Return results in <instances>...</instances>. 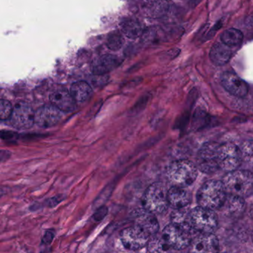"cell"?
I'll return each instance as SVG.
<instances>
[{
    "label": "cell",
    "instance_id": "obj_1",
    "mask_svg": "<svg viewBox=\"0 0 253 253\" xmlns=\"http://www.w3.org/2000/svg\"><path fill=\"white\" fill-rule=\"evenodd\" d=\"M227 196L222 181L209 180L199 189L197 202L202 208L214 211L223 208Z\"/></svg>",
    "mask_w": 253,
    "mask_h": 253
},
{
    "label": "cell",
    "instance_id": "obj_2",
    "mask_svg": "<svg viewBox=\"0 0 253 253\" xmlns=\"http://www.w3.org/2000/svg\"><path fill=\"white\" fill-rule=\"evenodd\" d=\"M223 185L227 195L245 198L253 193L252 172L243 169H235L226 174L223 178Z\"/></svg>",
    "mask_w": 253,
    "mask_h": 253
},
{
    "label": "cell",
    "instance_id": "obj_3",
    "mask_svg": "<svg viewBox=\"0 0 253 253\" xmlns=\"http://www.w3.org/2000/svg\"><path fill=\"white\" fill-rule=\"evenodd\" d=\"M169 181L178 187H188L196 181L198 168L189 160H178L172 162L167 169Z\"/></svg>",
    "mask_w": 253,
    "mask_h": 253
},
{
    "label": "cell",
    "instance_id": "obj_4",
    "mask_svg": "<svg viewBox=\"0 0 253 253\" xmlns=\"http://www.w3.org/2000/svg\"><path fill=\"white\" fill-rule=\"evenodd\" d=\"M144 209L152 214H161L169 207L167 191L162 183L156 182L146 190L143 197Z\"/></svg>",
    "mask_w": 253,
    "mask_h": 253
},
{
    "label": "cell",
    "instance_id": "obj_5",
    "mask_svg": "<svg viewBox=\"0 0 253 253\" xmlns=\"http://www.w3.org/2000/svg\"><path fill=\"white\" fill-rule=\"evenodd\" d=\"M189 219L193 230L200 233H213L218 227V216L215 212L200 206L190 211Z\"/></svg>",
    "mask_w": 253,
    "mask_h": 253
},
{
    "label": "cell",
    "instance_id": "obj_6",
    "mask_svg": "<svg viewBox=\"0 0 253 253\" xmlns=\"http://www.w3.org/2000/svg\"><path fill=\"white\" fill-rule=\"evenodd\" d=\"M242 150L232 144H219L217 151V162L219 169L227 172L237 169L242 164Z\"/></svg>",
    "mask_w": 253,
    "mask_h": 253
},
{
    "label": "cell",
    "instance_id": "obj_7",
    "mask_svg": "<svg viewBox=\"0 0 253 253\" xmlns=\"http://www.w3.org/2000/svg\"><path fill=\"white\" fill-rule=\"evenodd\" d=\"M163 239L169 248L181 251L190 245L193 239L192 230L171 223L163 230Z\"/></svg>",
    "mask_w": 253,
    "mask_h": 253
},
{
    "label": "cell",
    "instance_id": "obj_8",
    "mask_svg": "<svg viewBox=\"0 0 253 253\" xmlns=\"http://www.w3.org/2000/svg\"><path fill=\"white\" fill-rule=\"evenodd\" d=\"M219 144L213 141L205 143L198 153L197 166L202 172L212 174L219 169L217 162V151Z\"/></svg>",
    "mask_w": 253,
    "mask_h": 253
},
{
    "label": "cell",
    "instance_id": "obj_9",
    "mask_svg": "<svg viewBox=\"0 0 253 253\" xmlns=\"http://www.w3.org/2000/svg\"><path fill=\"white\" fill-rule=\"evenodd\" d=\"M150 236L141 227L135 225L123 230L120 235V239L126 249L137 251L147 246Z\"/></svg>",
    "mask_w": 253,
    "mask_h": 253
},
{
    "label": "cell",
    "instance_id": "obj_10",
    "mask_svg": "<svg viewBox=\"0 0 253 253\" xmlns=\"http://www.w3.org/2000/svg\"><path fill=\"white\" fill-rule=\"evenodd\" d=\"M34 111L26 102H18L12 111L10 121L18 129H29L34 124Z\"/></svg>",
    "mask_w": 253,
    "mask_h": 253
},
{
    "label": "cell",
    "instance_id": "obj_11",
    "mask_svg": "<svg viewBox=\"0 0 253 253\" xmlns=\"http://www.w3.org/2000/svg\"><path fill=\"white\" fill-rule=\"evenodd\" d=\"M218 239L213 233H200L189 245L190 253H218Z\"/></svg>",
    "mask_w": 253,
    "mask_h": 253
},
{
    "label": "cell",
    "instance_id": "obj_12",
    "mask_svg": "<svg viewBox=\"0 0 253 253\" xmlns=\"http://www.w3.org/2000/svg\"><path fill=\"white\" fill-rule=\"evenodd\" d=\"M221 84L233 96L245 97L249 91V86L234 73L225 72L221 78Z\"/></svg>",
    "mask_w": 253,
    "mask_h": 253
},
{
    "label": "cell",
    "instance_id": "obj_13",
    "mask_svg": "<svg viewBox=\"0 0 253 253\" xmlns=\"http://www.w3.org/2000/svg\"><path fill=\"white\" fill-rule=\"evenodd\" d=\"M61 119V111L53 105L40 107L34 113V124L42 128L56 126Z\"/></svg>",
    "mask_w": 253,
    "mask_h": 253
},
{
    "label": "cell",
    "instance_id": "obj_14",
    "mask_svg": "<svg viewBox=\"0 0 253 253\" xmlns=\"http://www.w3.org/2000/svg\"><path fill=\"white\" fill-rule=\"evenodd\" d=\"M51 102L52 105L56 107L58 110L64 112H71L74 111L76 106V102L71 96L70 91L64 88H58L51 93Z\"/></svg>",
    "mask_w": 253,
    "mask_h": 253
},
{
    "label": "cell",
    "instance_id": "obj_15",
    "mask_svg": "<svg viewBox=\"0 0 253 253\" xmlns=\"http://www.w3.org/2000/svg\"><path fill=\"white\" fill-rule=\"evenodd\" d=\"M169 206L175 210L186 208L192 200L191 194L184 187L174 186L167 191Z\"/></svg>",
    "mask_w": 253,
    "mask_h": 253
},
{
    "label": "cell",
    "instance_id": "obj_16",
    "mask_svg": "<svg viewBox=\"0 0 253 253\" xmlns=\"http://www.w3.org/2000/svg\"><path fill=\"white\" fill-rule=\"evenodd\" d=\"M121 62V59L117 56L103 55L92 62V71L95 75H104L117 68Z\"/></svg>",
    "mask_w": 253,
    "mask_h": 253
},
{
    "label": "cell",
    "instance_id": "obj_17",
    "mask_svg": "<svg viewBox=\"0 0 253 253\" xmlns=\"http://www.w3.org/2000/svg\"><path fill=\"white\" fill-rule=\"evenodd\" d=\"M233 51L229 46L224 43H215L209 53L211 61L217 66L226 65L231 59Z\"/></svg>",
    "mask_w": 253,
    "mask_h": 253
},
{
    "label": "cell",
    "instance_id": "obj_18",
    "mask_svg": "<svg viewBox=\"0 0 253 253\" xmlns=\"http://www.w3.org/2000/svg\"><path fill=\"white\" fill-rule=\"evenodd\" d=\"M135 225L141 227L150 236L156 234L159 230V224L154 214L146 211L141 212L135 220Z\"/></svg>",
    "mask_w": 253,
    "mask_h": 253
},
{
    "label": "cell",
    "instance_id": "obj_19",
    "mask_svg": "<svg viewBox=\"0 0 253 253\" xmlns=\"http://www.w3.org/2000/svg\"><path fill=\"white\" fill-rule=\"evenodd\" d=\"M120 27L123 34L129 39L138 38L142 36L144 33V27L142 24L135 18L128 17L122 19L120 22Z\"/></svg>",
    "mask_w": 253,
    "mask_h": 253
},
{
    "label": "cell",
    "instance_id": "obj_20",
    "mask_svg": "<svg viewBox=\"0 0 253 253\" xmlns=\"http://www.w3.org/2000/svg\"><path fill=\"white\" fill-rule=\"evenodd\" d=\"M70 93L75 102H84L92 96V88L86 82H77L71 85Z\"/></svg>",
    "mask_w": 253,
    "mask_h": 253
},
{
    "label": "cell",
    "instance_id": "obj_21",
    "mask_svg": "<svg viewBox=\"0 0 253 253\" xmlns=\"http://www.w3.org/2000/svg\"><path fill=\"white\" fill-rule=\"evenodd\" d=\"M169 10V3L166 0H147L144 3V10L150 16H157L165 14Z\"/></svg>",
    "mask_w": 253,
    "mask_h": 253
},
{
    "label": "cell",
    "instance_id": "obj_22",
    "mask_svg": "<svg viewBox=\"0 0 253 253\" xmlns=\"http://www.w3.org/2000/svg\"><path fill=\"white\" fill-rule=\"evenodd\" d=\"M223 207H226L227 212L231 215H236V216L241 215L245 209V199L239 196L227 195Z\"/></svg>",
    "mask_w": 253,
    "mask_h": 253
},
{
    "label": "cell",
    "instance_id": "obj_23",
    "mask_svg": "<svg viewBox=\"0 0 253 253\" xmlns=\"http://www.w3.org/2000/svg\"><path fill=\"white\" fill-rule=\"evenodd\" d=\"M243 39V33L236 28L226 30L221 36L222 43L230 47H236L242 44Z\"/></svg>",
    "mask_w": 253,
    "mask_h": 253
},
{
    "label": "cell",
    "instance_id": "obj_24",
    "mask_svg": "<svg viewBox=\"0 0 253 253\" xmlns=\"http://www.w3.org/2000/svg\"><path fill=\"white\" fill-rule=\"evenodd\" d=\"M189 212L190 211L186 208L175 210V211L171 215V221H172L171 223L181 226V227L188 229V230H193V228L190 225V219H189Z\"/></svg>",
    "mask_w": 253,
    "mask_h": 253
},
{
    "label": "cell",
    "instance_id": "obj_25",
    "mask_svg": "<svg viewBox=\"0 0 253 253\" xmlns=\"http://www.w3.org/2000/svg\"><path fill=\"white\" fill-rule=\"evenodd\" d=\"M124 43V39L123 35L118 31H112L108 34L107 37L106 45L110 50H120Z\"/></svg>",
    "mask_w": 253,
    "mask_h": 253
},
{
    "label": "cell",
    "instance_id": "obj_26",
    "mask_svg": "<svg viewBox=\"0 0 253 253\" xmlns=\"http://www.w3.org/2000/svg\"><path fill=\"white\" fill-rule=\"evenodd\" d=\"M149 251L152 253H166L169 251V247L167 244L162 239L154 238L151 241H149L148 244Z\"/></svg>",
    "mask_w": 253,
    "mask_h": 253
},
{
    "label": "cell",
    "instance_id": "obj_27",
    "mask_svg": "<svg viewBox=\"0 0 253 253\" xmlns=\"http://www.w3.org/2000/svg\"><path fill=\"white\" fill-rule=\"evenodd\" d=\"M13 107L9 101L0 99V120H7L10 118Z\"/></svg>",
    "mask_w": 253,
    "mask_h": 253
},
{
    "label": "cell",
    "instance_id": "obj_28",
    "mask_svg": "<svg viewBox=\"0 0 253 253\" xmlns=\"http://www.w3.org/2000/svg\"><path fill=\"white\" fill-rule=\"evenodd\" d=\"M64 199H65V196L63 195H58V196L51 198L49 200H47L46 205L49 208H53V207H56V205H59Z\"/></svg>",
    "mask_w": 253,
    "mask_h": 253
},
{
    "label": "cell",
    "instance_id": "obj_29",
    "mask_svg": "<svg viewBox=\"0 0 253 253\" xmlns=\"http://www.w3.org/2000/svg\"><path fill=\"white\" fill-rule=\"evenodd\" d=\"M18 135L11 131L1 130L0 131V138L5 141H13L16 139Z\"/></svg>",
    "mask_w": 253,
    "mask_h": 253
},
{
    "label": "cell",
    "instance_id": "obj_30",
    "mask_svg": "<svg viewBox=\"0 0 253 253\" xmlns=\"http://www.w3.org/2000/svg\"><path fill=\"white\" fill-rule=\"evenodd\" d=\"M243 153L245 157L249 158L250 162H252L253 157V142L252 141H248L246 144L244 145Z\"/></svg>",
    "mask_w": 253,
    "mask_h": 253
},
{
    "label": "cell",
    "instance_id": "obj_31",
    "mask_svg": "<svg viewBox=\"0 0 253 253\" xmlns=\"http://www.w3.org/2000/svg\"><path fill=\"white\" fill-rule=\"evenodd\" d=\"M53 238H54V234H53V232H46L43 238V244L46 245H51V242H53Z\"/></svg>",
    "mask_w": 253,
    "mask_h": 253
},
{
    "label": "cell",
    "instance_id": "obj_32",
    "mask_svg": "<svg viewBox=\"0 0 253 253\" xmlns=\"http://www.w3.org/2000/svg\"><path fill=\"white\" fill-rule=\"evenodd\" d=\"M11 153L5 150H0V163L7 160L10 158Z\"/></svg>",
    "mask_w": 253,
    "mask_h": 253
},
{
    "label": "cell",
    "instance_id": "obj_33",
    "mask_svg": "<svg viewBox=\"0 0 253 253\" xmlns=\"http://www.w3.org/2000/svg\"><path fill=\"white\" fill-rule=\"evenodd\" d=\"M104 212H105V210L104 209H101L100 211H98V212L95 214V219H101V216L104 214Z\"/></svg>",
    "mask_w": 253,
    "mask_h": 253
},
{
    "label": "cell",
    "instance_id": "obj_34",
    "mask_svg": "<svg viewBox=\"0 0 253 253\" xmlns=\"http://www.w3.org/2000/svg\"><path fill=\"white\" fill-rule=\"evenodd\" d=\"M202 0H190V4L193 6L197 5L199 2H201Z\"/></svg>",
    "mask_w": 253,
    "mask_h": 253
},
{
    "label": "cell",
    "instance_id": "obj_35",
    "mask_svg": "<svg viewBox=\"0 0 253 253\" xmlns=\"http://www.w3.org/2000/svg\"><path fill=\"white\" fill-rule=\"evenodd\" d=\"M4 191L2 190V189L0 188V198L1 197V196H4Z\"/></svg>",
    "mask_w": 253,
    "mask_h": 253
},
{
    "label": "cell",
    "instance_id": "obj_36",
    "mask_svg": "<svg viewBox=\"0 0 253 253\" xmlns=\"http://www.w3.org/2000/svg\"><path fill=\"white\" fill-rule=\"evenodd\" d=\"M49 253V251H42L41 253Z\"/></svg>",
    "mask_w": 253,
    "mask_h": 253
}]
</instances>
